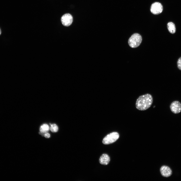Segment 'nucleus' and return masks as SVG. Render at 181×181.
Segmentation results:
<instances>
[{
    "instance_id": "nucleus-1",
    "label": "nucleus",
    "mask_w": 181,
    "mask_h": 181,
    "mask_svg": "<svg viewBox=\"0 0 181 181\" xmlns=\"http://www.w3.org/2000/svg\"><path fill=\"white\" fill-rule=\"evenodd\" d=\"M153 102V98L150 94H147L142 95L139 97L137 99L136 107L139 110H145L150 107Z\"/></svg>"
},
{
    "instance_id": "nucleus-4",
    "label": "nucleus",
    "mask_w": 181,
    "mask_h": 181,
    "mask_svg": "<svg viewBox=\"0 0 181 181\" xmlns=\"http://www.w3.org/2000/svg\"><path fill=\"white\" fill-rule=\"evenodd\" d=\"M163 10V7L160 3L156 2L153 3L151 5L150 11L153 14L157 15L161 13Z\"/></svg>"
},
{
    "instance_id": "nucleus-9",
    "label": "nucleus",
    "mask_w": 181,
    "mask_h": 181,
    "mask_svg": "<svg viewBox=\"0 0 181 181\" xmlns=\"http://www.w3.org/2000/svg\"><path fill=\"white\" fill-rule=\"evenodd\" d=\"M167 27L169 32L172 33H174L176 31V28L174 24L172 22H168L167 24Z\"/></svg>"
},
{
    "instance_id": "nucleus-6",
    "label": "nucleus",
    "mask_w": 181,
    "mask_h": 181,
    "mask_svg": "<svg viewBox=\"0 0 181 181\" xmlns=\"http://www.w3.org/2000/svg\"><path fill=\"white\" fill-rule=\"evenodd\" d=\"M170 109L171 111L175 114H177L181 111V104L177 101L173 102L171 104Z\"/></svg>"
},
{
    "instance_id": "nucleus-8",
    "label": "nucleus",
    "mask_w": 181,
    "mask_h": 181,
    "mask_svg": "<svg viewBox=\"0 0 181 181\" xmlns=\"http://www.w3.org/2000/svg\"><path fill=\"white\" fill-rule=\"evenodd\" d=\"M100 164L104 165H107L110 161V158L107 154H104L102 155L99 159Z\"/></svg>"
},
{
    "instance_id": "nucleus-11",
    "label": "nucleus",
    "mask_w": 181,
    "mask_h": 181,
    "mask_svg": "<svg viewBox=\"0 0 181 181\" xmlns=\"http://www.w3.org/2000/svg\"><path fill=\"white\" fill-rule=\"evenodd\" d=\"M58 127L56 124H53L51 125L50 130L52 132H56L58 131Z\"/></svg>"
},
{
    "instance_id": "nucleus-12",
    "label": "nucleus",
    "mask_w": 181,
    "mask_h": 181,
    "mask_svg": "<svg viewBox=\"0 0 181 181\" xmlns=\"http://www.w3.org/2000/svg\"><path fill=\"white\" fill-rule=\"evenodd\" d=\"M177 65L178 68L181 70V57H180L178 60Z\"/></svg>"
},
{
    "instance_id": "nucleus-5",
    "label": "nucleus",
    "mask_w": 181,
    "mask_h": 181,
    "mask_svg": "<svg viewBox=\"0 0 181 181\" xmlns=\"http://www.w3.org/2000/svg\"><path fill=\"white\" fill-rule=\"evenodd\" d=\"M61 21L64 26H69L72 24L73 22V17L69 14H66L62 16L61 18Z\"/></svg>"
},
{
    "instance_id": "nucleus-3",
    "label": "nucleus",
    "mask_w": 181,
    "mask_h": 181,
    "mask_svg": "<svg viewBox=\"0 0 181 181\" xmlns=\"http://www.w3.org/2000/svg\"><path fill=\"white\" fill-rule=\"evenodd\" d=\"M119 137V135L117 132H112L108 134L104 138L102 142L104 144H110L115 142Z\"/></svg>"
},
{
    "instance_id": "nucleus-14",
    "label": "nucleus",
    "mask_w": 181,
    "mask_h": 181,
    "mask_svg": "<svg viewBox=\"0 0 181 181\" xmlns=\"http://www.w3.org/2000/svg\"><path fill=\"white\" fill-rule=\"evenodd\" d=\"M1 29H0V35L1 34Z\"/></svg>"
},
{
    "instance_id": "nucleus-13",
    "label": "nucleus",
    "mask_w": 181,
    "mask_h": 181,
    "mask_svg": "<svg viewBox=\"0 0 181 181\" xmlns=\"http://www.w3.org/2000/svg\"><path fill=\"white\" fill-rule=\"evenodd\" d=\"M44 136L46 138H49L50 137V134L48 132L44 133Z\"/></svg>"
},
{
    "instance_id": "nucleus-10",
    "label": "nucleus",
    "mask_w": 181,
    "mask_h": 181,
    "mask_svg": "<svg viewBox=\"0 0 181 181\" xmlns=\"http://www.w3.org/2000/svg\"><path fill=\"white\" fill-rule=\"evenodd\" d=\"M49 127L47 124H44L42 125L40 127L39 130L40 132L42 133H44L48 132L49 130Z\"/></svg>"
},
{
    "instance_id": "nucleus-2",
    "label": "nucleus",
    "mask_w": 181,
    "mask_h": 181,
    "mask_svg": "<svg viewBox=\"0 0 181 181\" xmlns=\"http://www.w3.org/2000/svg\"><path fill=\"white\" fill-rule=\"evenodd\" d=\"M141 35L137 33L134 34L129 38L128 43L129 46L132 48H136L139 46L142 41Z\"/></svg>"
},
{
    "instance_id": "nucleus-7",
    "label": "nucleus",
    "mask_w": 181,
    "mask_h": 181,
    "mask_svg": "<svg viewBox=\"0 0 181 181\" xmlns=\"http://www.w3.org/2000/svg\"><path fill=\"white\" fill-rule=\"evenodd\" d=\"M160 171L162 175L165 177H168L172 174V171L170 168L166 166H162L160 168Z\"/></svg>"
}]
</instances>
